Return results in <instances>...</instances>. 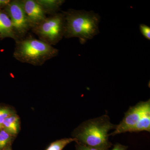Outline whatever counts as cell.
<instances>
[{
    "label": "cell",
    "instance_id": "1",
    "mask_svg": "<svg viewBox=\"0 0 150 150\" xmlns=\"http://www.w3.org/2000/svg\"><path fill=\"white\" fill-rule=\"evenodd\" d=\"M116 125L110 122L108 115L105 114L81 123L73 132V138L86 146L108 150L112 145L109 141L108 132L115 129Z\"/></svg>",
    "mask_w": 150,
    "mask_h": 150
},
{
    "label": "cell",
    "instance_id": "2",
    "mask_svg": "<svg viewBox=\"0 0 150 150\" xmlns=\"http://www.w3.org/2000/svg\"><path fill=\"white\" fill-rule=\"evenodd\" d=\"M66 19L64 37L78 38L81 44L99 33L100 17L93 11L69 9L63 11Z\"/></svg>",
    "mask_w": 150,
    "mask_h": 150
},
{
    "label": "cell",
    "instance_id": "3",
    "mask_svg": "<svg viewBox=\"0 0 150 150\" xmlns=\"http://www.w3.org/2000/svg\"><path fill=\"white\" fill-rule=\"evenodd\" d=\"M16 43L14 58L33 66H42L59 54V50L53 46L31 36L19 39Z\"/></svg>",
    "mask_w": 150,
    "mask_h": 150
},
{
    "label": "cell",
    "instance_id": "4",
    "mask_svg": "<svg viewBox=\"0 0 150 150\" xmlns=\"http://www.w3.org/2000/svg\"><path fill=\"white\" fill-rule=\"evenodd\" d=\"M66 19L64 13L52 15L32 28L39 39L49 45H56L64 36Z\"/></svg>",
    "mask_w": 150,
    "mask_h": 150
},
{
    "label": "cell",
    "instance_id": "5",
    "mask_svg": "<svg viewBox=\"0 0 150 150\" xmlns=\"http://www.w3.org/2000/svg\"><path fill=\"white\" fill-rule=\"evenodd\" d=\"M4 11L9 17L14 30L18 40L24 38L25 35L31 28L21 1H11L4 8Z\"/></svg>",
    "mask_w": 150,
    "mask_h": 150
},
{
    "label": "cell",
    "instance_id": "6",
    "mask_svg": "<svg viewBox=\"0 0 150 150\" xmlns=\"http://www.w3.org/2000/svg\"><path fill=\"white\" fill-rule=\"evenodd\" d=\"M150 110V100L146 101H140L136 105L130 106L125 113L121 122L116 125L115 131L109 134L114 136L121 133L131 132L132 129L139 121L146 111Z\"/></svg>",
    "mask_w": 150,
    "mask_h": 150
},
{
    "label": "cell",
    "instance_id": "7",
    "mask_svg": "<svg viewBox=\"0 0 150 150\" xmlns=\"http://www.w3.org/2000/svg\"><path fill=\"white\" fill-rule=\"evenodd\" d=\"M21 1L31 29L46 19V13L36 0Z\"/></svg>",
    "mask_w": 150,
    "mask_h": 150
},
{
    "label": "cell",
    "instance_id": "8",
    "mask_svg": "<svg viewBox=\"0 0 150 150\" xmlns=\"http://www.w3.org/2000/svg\"><path fill=\"white\" fill-rule=\"evenodd\" d=\"M0 36L2 39L9 38L15 41L18 40L9 17L2 9H0Z\"/></svg>",
    "mask_w": 150,
    "mask_h": 150
},
{
    "label": "cell",
    "instance_id": "9",
    "mask_svg": "<svg viewBox=\"0 0 150 150\" xmlns=\"http://www.w3.org/2000/svg\"><path fill=\"white\" fill-rule=\"evenodd\" d=\"M2 128L12 136L18 134L20 128V119L16 113L7 117L3 122Z\"/></svg>",
    "mask_w": 150,
    "mask_h": 150
},
{
    "label": "cell",
    "instance_id": "10",
    "mask_svg": "<svg viewBox=\"0 0 150 150\" xmlns=\"http://www.w3.org/2000/svg\"><path fill=\"white\" fill-rule=\"evenodd\" d=\"M43 8L46 14L51 15L57 13L61 6L65 1L64 0H36Z\"/></svg>",
    "mask_w": 150,
    "mask_h": 150
},
{
    "label": "cell",
    "instance_id": "11",
    "mask_svg": "<svg viewBox=\"0 0 150 150\" xmlns=\"http://www.w3.org/2000/svg\"><path fill=\"white\" fill-rule=\"evenodd\" d=\"M146 131L150 132V110L144 113L136 126L132 129L130 133Z\"/></svg>",
    "mask_w": 150,
    "mask_h": 150
},
{
    "label": "cell",
    "instance_id": "12",
    "mask_svg": "<svg viewBox=\"0 0 150 150\" xmlns=\"http://www.w3.org/2000/svg\"><path fill=\"white\" fill-rule=\"evenodd\" d=\"M77 141L74 138H64L52 142L45 150H63L64 148L72 142Z\"/></svg>",
    "mask_w": 150,
    "mask_h": 150
},
{
    "label": "cell",
    "instance_id": "13",
    "mask_svg": "<svg viewBox=\"0 0 150 150\" xmlns=\"http://www.w3.org/2000/svg\"><path fill=\"white\" fill-rule=\"evenodd\" d=\"M14 137L2 128L0 131V150H3L8 146L11 145Z\"/></svg>",
    "mask_w": 150,
    "mask_h": 150
},
{
    "label": "cell",
    "instance_id": "14",
    "mask_svg": "<svg viewBox=\"0 0 150 150\" xmlns=\"http://www.w3.org/2000/svg\"><path fill=\"white\" fill-rule=\"evenodd\" d=\"M14 113H16L15 111L11 108L0 107V126H2L3 122L6 118Z\"/></svg>",
    "mask_w": 150,
    "mask_h": 150
},
{
    "label": "cell",
    "instance_id": "15",
    "mask_svg": "<svg viewBox=\"0 0 150 150\" xmlns=\"http://www.w3.org/2000/svg\"><path fill=\"white\" fill-rule=\"evenodd\" d=\"M140 30L143 36L148 40H150V27L145 24H141Z\"/></svg>",
    "mask_w": 150,
    "mask_h": 150
},
{
    "label": "cell",
    "instance_id": "16",
    "mask_svg": "<svg viewBox=\"0 0 150 150\" xmlns=\"http://www.w3.org/2000/svg\"><path fill=\"white\" fill-rule=\"evenodd\" d=\"M76 150H105L88 146L78 142L76 143Z\"/></svg>",
    "mask_w": 150,
    "mask_h": 150
},
{
    "label": "cell",
    "instance_id": "17",
    "mask_svg": "<svg viewBox=\"0 0 150 150\" xmlns=\"http://www.w3.org/2000/svg\"><path fill=\"white\" fill-rule=\"evenodd\" d=\"M128 149V146L117 143L113 146V148L111 150H127Z\"/></svg>",
    "mask_w": 150,
    "mask_h": 150
},
{
    "label": "cell",
    "instance_id": "18",
    "mask_svg": "<svg viewBox=\"0 0 150 150\" xmlns=\"http://www.w3.org/2000/svg\"><path fill=\"white\" fill-rule=\"evenodd\" d=\"M10 1V0H0V9L4 8Z\"/></svg>",
    "mask_w": 150,
    "mask_h": 150
},
{
    "label": "cell",
    "instance_id": "19",
    "mask_svg": "<svg viewBox=\"0 0 150 150\" xmlns=\"http://www.w3.org/2000/svg\"><path fill=\"white\" fill-rule=\"evenodd\" d=\"M11 145H10V146H8L6 147L5 149H4L3 150H12L11 148Z\"/></svg>",
    "mask_w": 150,
    "mask_h": 150
},
{
    "label": "cell",
    "instance_id": "20",
    "mask_svg": "<svg viewBox=\"0 0 150 150\" xmlns=\"http://www.w3.org/2000/svg\"><path fill=\"white\" fill-rule=\"evenodd\" d=\"M2 129V126H0V131H1V129Z\"/></svg>",
    "mask_w": 150,
    "mask_h": 150
},
{
    "label": "cell",
    "instance_id": "21",
    "mask_svg": "<svg viewBox=\"0 0 150 150\" xmlns=\"http://www.w3.org/2000/svg\"><path fill=\"white\" fill-rule=\"evenodd\" d=\"M0 38H1V36H0Z\"/></svg>",
    "mask_w": 150,
    "mask_h": 150
}]
</instances>
